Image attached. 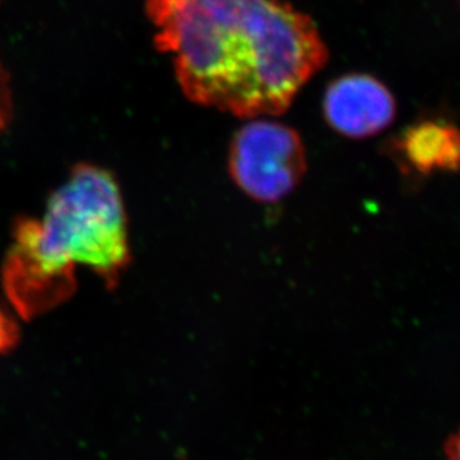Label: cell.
Listing matches in <instances>:
<instances>
[{
	"mask_svg": "<svg viewBox=\"0 0 460 460\" xmlns=\"http://www.w3.org/2000/svg\"><path fill=\"white\" fill-rule=\"evenodd\" d=\"M146 9L187 98L241 119L283 114L328 62L314 22L283 0H146Z\"/></svg>",
	"mask_w": 460,
	"mask_h": 460,
	"instance_id": "obj_1",
	"label": "cell"
},
{
	"mask_svg": "<svg viewBox=\"0 0 460 460\" xmlns=\"http://www.w3.org/2000/svg\"><path fill=\"white\" fill-rule=\"evenodd\" d=\"M130 261L119 182L107 169L81 164L54 191L40 217L15 223L2 286L15 313L33 320L74 296L80 268L115 288Z\"/></svg>",
	"mask_w": 460,
	"mask_h": 460,
	"instance_id": "obj_2",
	"label": "cell"
},
{
	"mask_svg": "<svg viewBox=\"0 0 460 460\" xmlns=\"http://www.w3.org/2000/svg\"><path fill=\"white\" fill-rule=\"evenodd\" d=\"M305 172L304 142L299 133L286 124L254 117L232 137L230 177L257 202L275 204L288 198Z\"/></svg>",
	"mask_w": 460,
	"mask_h": 460,
	"instance_id": "obj_3",
	"label": "cell"
},
{
	"mask_svg": "<svg viewBox=\"0 0 460 460\" xmlns=\"http://www.w3.org/2000/svg\"><path fill=\"white\" fill-rule=\"evenodd\" d=\"M323 110L335 132L363 139L389 128L396 115V102L381 81L365 74H351L329 85Z\"/></svg>",
	"mask_w": 460,
	"mask_h": 460,
	"instance_id": "obj_4",
	"label": "cell"
},
{
	"mask_svg": "<svg viewBox=\"0 0 460 460\" xmlns=\"http://www.w3.org/2000/svg\"><path fill=\"white\" fill-rule=\"evenodd\" d=\"M408 164L421 173L460 169V130L444 121H423L408 128L401 139Z\"/></svg>",
	"mask_w": 460,
	"mask_h": 460,
	"instance_id": "obj_5",
	"label": "cell"
},
{
	"mask_svg": "<svg viewBox=\"0 0 460 460\" xmlns=\"http://www.w3.org/2000/svg\"><path fill=\"white\" fill-rule=\"evenodd\" d=\"M20 341L17 322L0 305V354L8 353Z\"/></svg>",
	"mask_w": 460,
	"mask_h": 460,
	"instance_id": "obj_6",
	"label": "cell"
},
{
	"mask_svg": "<svg viewBox=\"0 0 460 460\" xmlns=\"http://www.w3.org/2000/svg\"><path fill=\"white\" fill-rule=\"evenodd\" d=\"M13 115V94L9 85L8 72L4 71V63L0 58V133L8 126Z\"/></svg>",
	"mask_w": 460,
	"mask_h": 460,
	"instance_id": "obj_7",
	"label": "cell"
},
{
	"mask_svg": "<svg viewBox=\"0 0 460 460\" xmlns=\"http://www.w3.org/2000/svg\"><path fill=\"white\" fill-rule=\"evenodd\" d=\"M446 459L460 460V429L457 434L448 439L447 446H446Z\"/></svg>",
	"mask_w": 460,
	"mask_h": 460,
	"instance_id": "obj_8",
	"label": "cell"
},
{
	"mask_svg": "<svg viewBox=\"0 0 460 460\" xmlns=\"http://www.w3.org/2000/svg\"><path fill=\"white\" fill-rule=\"evenodd\" d=\"M459 2H460V0H459Z\"/></svg>",
	"mask_w": 460,
	"mask_h": 460,
	"instance_id": "obj_9",
	"label": "cell"
}]
</instances>
